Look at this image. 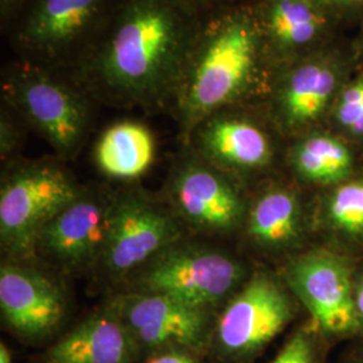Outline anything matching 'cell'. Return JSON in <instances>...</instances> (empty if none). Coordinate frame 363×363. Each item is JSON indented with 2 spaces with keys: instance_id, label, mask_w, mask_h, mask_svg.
I'll use <instances>...</instances> for the list:
<instances>
[{
  "instance_id": "obj_19",
  "label": "cell",
  "mask_w": 363,
  "mask_h": 363,
  "mask_svg": "<svg viewBox=\"0 0 363 363\" xmlns=\"http://www.w3.org/2000/svg\"><path fill=\"white\" fill-rule=\"evenodd\" d=\"M300 205L294 193L273 189L255 203L249 214L250 237L267 247H286L300 234Z\"/></svg>"
},
{
  "instance_id": "obj_16",
  "label": "cell",
  "mask_w": 363,
  "mask_h": 363,
  "mask_svg": "<svg viewBox=\"0 0 363 363\" xmlns=\"http://www.w3.org/2000/svg\"><path fill=\"white\" fill-rule=\"evenodd\" d=\"M255 15L267 52L283 65L300 60L325 25V13L312 0H261Z\"/></svg>"
},
{
  "instance_id": "obj_28",
  "label": "cell",
  "mask_w": 363,
  "mask_h": 363,
  "mask_svg": "<svg viewBox=\"0 0 363 363\" xmlns=\"http://www.w3.org/2000/svg\"><path fill=\"white\" fill-rule=\"evenodd\" d=\"M315 1L318 6L323 7V6H337V7H345V6H355V4H361L363 0H312Z\"/></svg>"
},
{
  "instance_id": "obj_10",
  "label": "cell",
  "mask_w": 363,
  "mask_h": 363,
  "mask_svg": "<svg viewBox=\"0 0 363 363\" xmlns=\"http://www.w3.org/2000/svg\"><path fill=\"white\" fill-rule=\"evenodd\" d=\"M179 228L169 214L139 195L115 203L112 229L101 262L112 276H125L172 247Z\"/></svg>"
},
{
  "instance_id": "obj_14",
  "label": "cell",
  "mask_w": 363,
  "mask_h": 363,
  "mask_svg": "<svg viewBox=\"0 0 363 363\" xmlns=\"http://www.w3.org/2000/svg\"><path fill=\"white\" fill-rule=\"evenodd\" d=\"M189 143L198 155L220 169L255 171L267 167L273 157L267 132L253 120L225 108L205 118Z\"/></svg>"
},
{
  "instance_id": "obj_7",
  "label": "cell",
  "mask_w": 363,
  "mask_h": 363,
  "mask_svg": "<svg viewBox=\"0 0 363 363\" xmlns=\"http://www.w3.org/2000/svg\"><path fill=\"white\" fill-rule=\"evenodd\" d=\"M291 300L267 274L255 276L226 306L216 327V345L230 359L262 350L292 319Z\"/></svg>"
},
{
  "instance_id": "obj_27",
  "label": "cell",
  "mask_w": 363,
  "mask_h": 363,
  "mask_svg": "<svg viewBox=\"0 0 363 363\" xmlns=\"http://www.w3.org/2000/svg\"><path fill=\"white\" fill-rule=\"evenodd\" d=\"M28 0H0V18L3 27L7 26Z\"/></svg>"
},
{
  "instance_id": "obj_17",
  "label": "cell",
  "mask_w": 363,
  "mask_h": 363,
  "mask_svg": "<svg viewBox=\"0 0 363 363\" xmlns=\"http://www.w3.org/2000/svg\"><path fill=\"white\" fill-rule=\"evenodd\" d=\"M136 349L116 312H100L62 337L43 363H130Z\"/></svg>"
},
{
  "instance_id": "obj_1",
  "label": "cell",
  "mask_w": 363,
  "mask_h": 363,
  "mask_svg": "<svg viewBox=\"0 0 363 363\" xmlns=\"http://www.w3.org/2000/svg\"><path fill=\"white\" fill-rule=\"evenodd\" d=\"M203 16L186 0H117L99 35L66 74L94 101L171 106Z\"/></svg>"
},
{
  "instance_id": "obj_15",
  "label": "cell",
  "mask_w": 363,
  "mask_h": 363,
  "mask_svg": "<svg viewBox=\"0 0 363 363\" xmlns=\"http://www.w3.org/2000/svg\"><path fill=\"white\" fill-rule=\"evenodd\" d=\"M277 74L273 106L289 130L306 127L320 116L337 88L334 69L316 58L286 64Z\"/></svg>"
},
{
  "instance_id": "obj_21",
  "label": "cell",
  "mask_w": 363,
  "mask_h": 363,
  "mask_svg": "<svg viewBox=\"0 0 363 363\" xmlns=\"http://www.w3.org/2000/svg\"><path fill=\"white\" fill-rule=\"evenodd\" d=\"M327 210L331 223L340 232L363 235V181L339 186Z\"/></svg>"
},
{
  "instance_id": "obj_26",
  "label": "cell",
  "mask_w": 363,
  "mask_h": 363,
  "mask_svg": "<svg viewBox=\"0 0 363 363\" xmlns=\"http://www.w3.org/2000/svg\"><path fill=\"white\" fill-rule=\"evenodd\" d=\"M186 1L191 4L202 15H208L228 7L241 6L238 0H186Z\"/></svg>"
},
{
  "instance_id": "obj_18",
  "label": "cell",
  "mask_w": 363,
  "mask_h": 363,
  "mask_svg": "<svg viewBox=\"0 0 363 363\" xmlns=\"http://www.w3.org/2000/svg\"><path fill=\"white\" fill-rule=\"evenodd\" d=\"M156 156L154 133L139 121L123 120L99 136L93 157L99 169L113 179H135L152 166Z\"/></svg>"
},
{
  "instance_id": "obj_8",
  "label": "cell",
  "mask_w": 363,
  "mask_h": 363,
  "mask_svg": "<svg viewBox=\"0 0 363 363\" xmlns=\"http://www.w3.org/2000/svg\"><path fill=\"white\" fill-rule=\"evenodd\" d=\"M128 328L135 346L143 350L198 351L208 337L206 310L148 292L117 298L112 308Z\"/></svg>"
},
{
  "instance_id": "obj_25",
  "label": "cell",
  "mask_w": 363,
  "mask_h": 363,
  "mask_svg": "<svg viewBox=\"0 0 363 363\" xmlns=\"http://www.w3.org/2000/svg\"><path fill=\"white\" fill-rule=\"evenodd\" d=\"M145 363H196V361L191 351L171 349L152 352Z\"/></svg>"
},
{
  "instance_id": "obj_9",
  "label": "cell",
  "mask_w": 363,
  "mask_h": 363,
  "mask_svg": "<svg viewBox=\"0 0 363 363\" xmlns=\"http://www.w3.org/2000/svg\"><path fill=\"white\" fill-rule=\"evenodd\" d=\"M288 280L323 335L343 337L359 330L362 320L342 259L325 252L304 255L289 265Z\"/></svg>"
},
{
  "instance_id": "obj_6",
  "label": "cell",
  "mask_w": 363,
  "mask_h": 363,
  "mask_svg": "<svg viewBox=\"0 0 363 363\" xmlns=\"http://www.w3.org/2000/svg\"><path fill=\"white\" fill-rule=\"evenodd\" d=\"M244 276L235 259L205 247H169L140 273L138 291L208 310L228 298Z\"/></svg>"
},
{
  "instance_id": "obj_4",
  "label": "cell",
  "mask_w": 363,
  "mask_h": 363,
  "mask_svg": "<svg viewBox=\"0 0 363 363\" xmlns=\"http://www.w3.org/2000/svg\"><path fill=\"white\" fill-rule=\"evenodd\" d=\"M116 3L28 0L6 26L16 58L67 73L99 35Z\"/></svg>"
},
{
  "instance_id": "obj_30",
  "label": "cell",
  "mask_w": 363,
  "mask_h": 363,
  "mask_svg": "<svg viewBox=\"0 0 363 363\" xmlns=\"http://www.w3.org/2000/svg\"><path fill=\"white\" fill-rule=\"evenodd\" d=\"M0 363H11V354L4 343L0 345Z\"/></svg>"
},
{
  "instance_id": "obj_29",
  "label": "cell",
  "mask_w": 363,
  "mask_h": 363,
  "mask_svg": "<svg viewBox=\"0 0 363 363\" xmlns=\"http://www.w3.org/2000/svg\"><path fill=\"white\" fill-rule=\"evenodd\" d=\"M355 307H357V311H358L361 320H363V279L358 286L357 294H355Z\"/></svg>"
},
{
  "instance_id": "obj_20",
  "label": "cell",
  "mask_w": 363,
  "mask_h": 363,
  "mask_svg": "<svg viewBox=\"0 0 363 363\" xmlns=\"http://www.w3.org/2000/svg\"><path fill=\"white\" fill-rule=\"evenodd\" d=\"M291 164L303 179L330 184L349 177L352 157L349 148L335 138L315 133L292 148Z\"/></svg>"
},
{
  "instance_id": "obj_23",
  "label": "cell",
  "mask_w": 363,
  "mask_h": 363,
  "mask_svg": "<svg viewBox=\"0 0 363 363\" xmlns=\"http://www.w3.org/2000/svg\"><path fill=\"white\" fill-rule=\"evenodd\" d=\"M272 363H320L313 337L307 331H298L286 342Z\"/></svg>"
},
{
  "instance_id": "obj_24",
  "label": "cell",
  "mask_w": 363,
  "mask_h": 363,
  "mask_svg": "<svg viewBox=\"0 0 363 363\" xmlns=\"http://www.w3.org/2000/svg\"><path fill=\"white\" fill-rule=\"evenodd\" d=\"M16 113L10 106H3L1 121H0V150L1 156L9 157L13 155L21 143V130L16 124Z\"/></svg>"
},
{
  "instance_id": "obj_31",
  "label": "cell",
  "mask_w": 363,
  "mask_h": 363,
  "mask_svg": "<svg viewBox=\"0 0 363 363\" xmlns=\"http://www.w3.org/2000/svg\"><path fill=\"white\" fill-rule=\"evenodd\" d=\"M350 363H363V350L359 351Z\"/></svg>"
},
{
  "instance_id": "obj_5",
  "label": "cell",
  "mask_w": 363,
  "mask_h": 363,
  "mask_svg": "<svg viewBox=\"0 0 363 363\" xmlns=\"http://www.w3.org/2000/svg\"><path fill=\"white\" fill-rule=\"evenodd\" d=\"M76 184L60 166L33 162L9 171L0 190V237L4 250L28 256L45 226L78 196Z\"/></svg>"
},
{
  "instance_id": "obj_11",
  "label": "cell",
  "mask_w": 363,
  "mask_h": 363,
  "mask_svg": "<svg viewBox=\"0 0 363 363\" xmlns=\"http://www.w3.org/2000/svg\"><path fill=\"white\" fill-rule=\"evenodd\" d=\"M169 191L182 217L198 229L230 232L242 217V202L222 169L195 151L177 164Z\"/></svg>"
},
{
  "instance_id": "obj_2",
  "label": "cell",
  "mask_w": 363,
  "mask_h": 363,
  "mask_svg": "<svg viewBox=\"0 0 363 363\" xmlns=\"http://www.w3.org/2000/svg\"><path fill=\"white\" fill-rule=\"evenodd\" d=\"M265 54L250 9L235 6L203 16L171 104L184 140L205 118L257 89Z\"/></svg>"
},
{
  "instance_id": "obj_22",
  "label": "cell",
  "mask_w": 363,
  "mask_h": 363,
  "mask_svg": "<svg viewBox=\"0 0 363 363\" xmlns=\"http://www.w3.org/2000/svg\"><path fill=\"white\" fill-rule=\"evenodd\" d=\"M337 118L352 133H363V78L342 93L337 106Z\"/></svg>"
},
{
  "instance_id": "obj_3",
  "label": "cell",
  "mask_w": 363,
  "mask_h": 363,
  "mask_svg": "<svg viewBox=\"0 0 363 363\" xmlns=\"http://www.w3.org/2000/svg\"><path fill=\"white\" fill-rule=\"evenodd\" d=\"M1 99L61 156L81 150L93 99L69 74L16 58L1 72Z\"/></svg>"
},
{
  "instance_id": "obj_13",
  "label": "cell",
  "mask_w": 363,
  "mask_h": 363,
  "mask_svg": "<svg viewBox=\"0 0 363 363\" xmlns=\"http://www.w3.org/2000/svg\"><path fill=\"white\" fill-rule=\"evenodd\" d=\"M0 308L13 333L40 339L61 322L65 300L57 284L42 273L4 264L0 269Z\"/></svg>"
},
{
  "instance_id": "obj_12",
  "label": "cell",
  "mask_w": 363,
  "mask_h": 363,
  "mask_svg": "<svg viewBox=\"0 0 363 363\" xmlns=\"http://www.w3.org/2000/svg\"><path fill=\"white\" fill-rule=\"evenodd\" d=\"M115 203L78 195L45 226L37 249L66 267L101 259L112 229Z\"/></svg>"
}]
</instances>
